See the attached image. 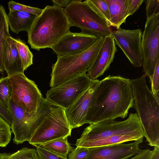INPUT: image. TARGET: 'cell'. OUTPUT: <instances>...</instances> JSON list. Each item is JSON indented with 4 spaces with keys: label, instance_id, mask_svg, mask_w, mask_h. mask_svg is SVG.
<instances>
[{
    "label": "cell",
    "instance_id": "1",
    "mask_svg": "<svg viewBox=\"0 0 159 159\" xmlns=\"http://www.w3.org/2000/svg\"><path fill=\"white\" fill-rule=\"evenodd\" d=\"M130 79L109 75L99 83L94 93L85 124H96L127 116L133 107Z\"/></svg>",
    "mask_w": 159,
    "mask_h": 159
},
{
    "label": "cell",
    "instance_id": "2",
    "mask_svg": "<svg viewBox=\"0 0 159 159\" xmlns=\"http://www.w3.org/2000/svg\"><path fill=\"white\" fill-rule=\"evenodd\" d=\"M72 26L64 9L53 5L47 6L34 21L27 32L28 43L32 49L51 48Z\"/></svg>",
    "mask_w": 159,
    "mask_h": 159
},
{
    "label": "cell",
    "instance_id": "3",
    "mask_svg": "<svg viewBox=\"0 0 159 159\" xmlns=\"http://www.w3.org/2000/svg\"><path fill=\"white\" fill-rule=\"evenodd\" d=\"M146 75L130 79L137 111L144 136L151 146L159 147V102L146 83Z\"/></svg>",
    "mask_w": 159,
    "mask_h": 159
},
{
    "label": "cell",
    "instance_id": "4",
    "mask_svg": "<svg viewBox=\"0 0 159 159\" xmlns=\"http://www.w3.org/2000/svg\"><path fill=\"white\" fill-rule=\"evenodd\" d=\"M104 37L98 38L90 47L81 52L72 55L57 56L56 62L52 66L50 87H54L86 73L102 45Z\"/></svg>",
    "mask_w": 159,
    "mask_h": 159
},
{
    "label": "cell",
    "instance_id": "5",
    "mask_svg": "<svg viewBox=\"0 0 159 159\" xmlns=\"http://www.w3.org/2000/svg\"><path fill=\"white\" fill-rule=\"evenodd\" d=\"M72 26L97 38L112 35L110 27L91 0H71L64 8Z\"/></svg>",
    "mask_w": 159,
    "mask_h": 159
},
{
    "label": "cell",
    "instance_id": "6",
    "mask_svg": "<svg viewBox=\"0 0 159 159\" xmlns=\"http://www.w3.org/2000/svg\"><path fill=\"white\" fill-rule=\"evenodd\" d=\"M118 135H127L143 139V130L136 113H130L123 121L108 120L89 124L84 129L76 146H80L90 142Z\"/></svg>",
    "mask_w": 159,
    "mask_h": 159
},
{
    "label": "cell",
    "instance_id": "7",
    "mask_svg": "<svg viewBox=\"0 0 159 159\" xmlns=\"http://www.w3.org/2000/svg\"><path fill=\"white\" fill-rule=\"evenodd\" d=\"M54 106L43 97L37 111L28 113L11 99L7 109L13 120L11 128L14 134V143L18 144L29 142L45 116Z\"/></svg>",
    "mask_w": 159,
    "mask_h": 159
},
{
    "label": "cell",
    "instance_id": "8",
    "mask_svg": "<svg viewBox=\"0 0 159 159\" xmlns=\"http://www.w3.org/2000/svg\"><path fill=\"white\" fill-rule=\"evenodd\" d=\"M71 130L65 109L54 106L45 116L29 143L36 147L39 146L55 140L70 136Z\"/></svg>",
    "mask_w": 159,
    "mask_h": 159
},
{
    "label": "cell",
    "instance_id": "9",
    "mask_svg": "<svg viewBox=\"0 0 159 159\" xmlns=\"http://www.w3.org/2000/svg\"><path fill=\"white\" fill-rule=\"evenodd\" d=\"M93 80L86 73L80 75L51 88L45 98L52 105L66 109L88 89Z\"/></svg>",
    "mask_w": 159,
    "mask_h": 159
},
{
    "label": "cell",
    "instance_id": "10",
    "mask_svg": "<svg viewBox=\"0 0 159 159\" xmlns=\"http://www.w3.org/2000/svg\"><path fill=\"white\" fill-rule=\"evenodd\" d=\"M7 76L11 86V99L26 112H35L43 97L37 85L24 73Z\"/></svg>",
    "mask_w": 159,
    "mask_h": 159
},
{
    "label": "cell",
    "instance_id": "11",
    "mask_svg": "<svg viewBox=\"0 0 159 159\" xmlns=\"http://www.w3.org/2000/svg\"><path fill=\"white\" fill-rule=\"evenodd\" d=\"M142 49L143 70L150 80L159 62V14L147 19L142 35Z\"/></svg>",
    "mask_w": 159,
    "mask_h": 159
},
{
    "label": "cell",
    "instance_id": "12",
    "mask_svg": "<svg viewBox=\"0 0 159 159\" xmlns=\"http://www.w3.org/2000/svg\"><path fill=\"white\" fill-rule=\"evenodd\" d=\"M142 30L120 28L112 32L115 43L134 67L142 66Z\"/></svg>",
    "mask_w": 159,
    "mask_h": 159
},
{
    "label": "cell",
    "instance_id": "13",
    "mask_svg": "<svg viewBox=\"0 0 159 159\" xmlns=\"http://www.w3.org/2000/svg\"><path fill=\"white\" fill-rule=\"evenodd\" d=\"M142 141L90 148L85 159H129L139 152V145Z\"/></svg>",
    "mask_w": 159,
    "mask_h": 159
},
{
    "label": "cell",
    "instance_id": "14",
    "mask_svg": "<svg viewBox=\"0 0 159 159\" xmlns=\"http://www.w3.org/2000/svg\"><path fill=\"white\" fill-rule=\"evenodd\" d=\"M97 38L94 36L82 32L70 31L51 48L57 56L74 55L87 49L94 43Z\"/></svg>",
    "mask_w": 159,
    "mask_h": 159
},
{
    "label": "cell",
    "instance_id": "15",
    "mask_svg": "<svg viewBox=\"0 0 159 159\" xmlns=\"http://www.w3.org/2000/svg\"><path fill=\"white\" fill-rule=\"evenodd\" d=\"M99 81L97 79L93 80L88 89L70 107L65 109L67 118L72 129L85 124L92 97Z\"/></svg>",
    "mask_w": 159,
    "mask_h": 159
},
{
    "label": "cell",
    "instance_id": "16",
    "mask_svg": "<svg viewBox=\"0 0 159 159\" xmlns=\"http://www.w3.org/2000/svg\"><path fill=\"white\" fill-rule=\"evenodd\" d=\"M117 51L112 35L104 37L102 45L94 61L87 70L88 76L92 80H97L109 69Z\"/></svg>",
    "mask_w": 159,
    "mask_h": 159
},
{
    "label": "cell",
    "instance_id": "17",
    "mask_svg": "<svg viewBox=\"0 0 159 159\" xmlns=\"http://www.w3.org/2000/svg\"><path fill=\"white\" fill-rule=\"evenodd\" d=\"M2 62L8 76L24 73L25 70L15 39L11 36L8 37L6 42L3 51Z\"/></svg>",
    "mask_w": 159,
    "mask_h": 159
},
{
    "label": "cell",
    "instance_id": "18",
    "mask_svg": "<svg viewBox=\"0 0 159 159\" xmlns=\"http://www.w3.org/2000/svg\"><path fill=\"white\" fill-rule=\"evenodd\" d=\"M37 16L32 13L17 11H9L7 14L9 27L16 34L22 31L28 32Z\"/></svg>",
    "mask_w": 159,
    "mask_h": 159
},
{
    "label": "cell",
    "instance_id": "19",
    "mask_svg": "<svg viewBox=\"0 0 159 159\" xmlns=\"http://www.w3.org/2000/svg\"><path fill=\"white\" fill-rule=\"evenodd\" d=\"M108 3L111 26L120 28L129 16L127 0H106Z\"/></svg>",
    "mask_w": 159,
    "mask_h": 159
},
{
    "label": "cell",
    "instance_id": "20",
    "mask_svg": "<svg viewBox=\"0 0 159 159\" xmlns=\"http://www.w3.org/2000/svg\"><path fill=\"white\" fill-rule=\"evenodd\" d=\"M10 36L7 14L4 7L0 5V73L2 74L5 70L2 62L3 50L7 38Z\"/></svg>",
    "mask_w": 159,
    "mask_h": 159
},
{
    "label": "cell",
    "instance_id": "21",
    "mask_svg": "<svg viewBox=\"0 0 159 159\" xmlns=\"http://www.w3.org/2000/svg\"><path fill=\"white\" fill-rule=\"evenodd\" d=\"M67 138L66 137L55 140L39 146L67 158L68 154L74 148L68 142Z\"/></svg>",
    "mask_w": 159,
    "mask_h": 159
},
{
    "label": "cell",
    "instance_id": "22",
    "mask_svg": "<svg viewBox=\"0 0 159 159\" xmlns=\"http://www.w3.org/2000/svg\"><path fill=\"white\" fill-rule=\"evenodd\" d=\"M143 141L137 137L127 135H118L100 139L85 143L80 147L87 148L108 145L116 143H124L130 141Z\"/></svg>",
    "mask_w": 159,
    "mask_h": 159
},
{
    "label": "cell",
    "instance_id": "23",
    "mask_svg": "<svg viewBox=\"0 0 159 159\" xmlns=\"http://www.w3.org/2000/svg\"><path fill=\"white\" fill-rule=\"evenodd\" d=\"M0 159H39L36 149L24 147L12 153H0Z\"/></svg>",
    "mask_w": 159,
    "mask_h": 159
},
{
    "label": "cell",
    "instance_id": "24",
    "mask_svg": "<svg viewBox=\"0 0 159 159\" xmlns=\"http://www.w3.org/2000/svg\"><path fill=\"white\" fill-rule=\"evenodd\" d=\"M24 70L33 64V55L27 45L20 39H15Z\"/></svg>",
    "mask_w": 159,
    "mask_h": 159
},
{
    "label": "cell",
    "instance_id": "25",
    "mask_svg": "<svg viewBox=\"0 0 159 159\" xmlns=\"http://www.w3.org/2000/svg\"><path fill=\"white\" fill-rule=\"evenodd\" d=\"M11 86L9 77L0 79V102L7 109L11 100Z\"/></svg>",
    "mask_w": 159,
    "mask_h": 159
},
{
    "label": "cell",
    "instance_id": "26",
    "mask_svg": "<svg viewBox=\"0 0 159 159\" xmlns=\"http://www.w3.org/2000/svg\"><path fill=\"white\" fill-rule=\"evenodd\" d=\"M11 133L10 125L0 116V147H5L9 143Z\"/></svg>",
    "mask_w": 159,
    "mask_h": 159
},
{
    "label": "cell",
    "instance_id": "27",
    "mask_svg": "<svg viewBox=\"0 0 159 159\" xmlns=\"http://www.w3.org/2000/svg\"><path fill=\"white\" fill-rule=\"evenodd\" d=\"M9 11H24L39 16L42 12L43 9L30 7L11 1L8 3Z\"/></svg>",
    "mask_w": 159,
    "mask_h": 159
},
{
    "label": "cell",
    "instance_id": "28",
    "mask_svg": "<svg viewBox=\"0 0 159 159\" xmlns=\"http://www.w3.org/2000/svg\"><path fill=\"white\" fill-rule=\"evenodd\" d=\"M91 1L111 27L109 9L106 0Z\"/></svg>",
    "mask_w": 159,
    "mask_h": 159
},
{
    "label": "cell",
    "instance_id": "29",
    "mask_svg": "<svg viewBox=\"0 0 159 159\" xmlns=\"http://www.w3.org/2000/svg\"><path fill=\"white\" fill-rule=\"evenodd\" d=\"M151 91L157 101L159 102V62L156 66L152 79L150 80Z\"/></svg>",
    "mask_w": 159,
    "mask_h": 159
},
{
    "label": "cell",
    "instance_id": "30",
    "mask_svg": "<svg viewBox=\"0 0 159 159\" xmlns=\"http://www.w3.org/2000/svg\"><path fill=\"white\" fill-rule=\"evenodd\" d=\"M147 19L159 14V0H148L146 1Z\"/></svg>",
    "mask_w": 159,
    "mask_h": 159
},
{
    "label": "cell",
    "instance_id": "31",
    "mask_svg": "<svg viewBox=\"0 0 159 159\" xmlns=\"http://www.w3.org/2000/svg\"><path fill=\"white\" fill-rule=\"evenodd\" d=\"M89 148L76 146L69 153L68 159H85Z\"/></svg>",
    "mask_w": 159,
    "mask_h": 159
},
{
    "label": "cell",
    "instance_id": "32",
    "mask_svg": "<svg viewBox=\"0 0 159 159\" xmlns=\"http://www.w3.org/2000/svg\"><path fill=\"white\" fill-rule=\"evenodd\" d=\"M36 148L39 159H67L41 147L37 146Z\"/></svg>",
    "mask_w": 159,
    "mask_h": 159
},
{
    "label": "cell",
    "instance_id": "33",
    "mask_svg": "<svg viewBox=\"0 0 159 159\" xmlns=\"http://www.w3.org/2000/svg\"><path fill=\"white\" fill-rule=\"evenodd\" d=\"M144 2L143 0H127L129 16L137 11Z\"/></svg>",
    "mask_w": 159,
    "mask_h": 159
},
{
    "label": "cell",
    "instance_id": "34",
    "mask_svg": "<svg viewBox=\"0 0 159 159\" xmlns=\"http://www.w3.org/2000/svg\"><path fill=\"white\" fill-rule=\"evenodd\" d=\"M0 116L6 121L10 126L13 120L11 115L8 109L0 102Z\"/></svg>",
    "mask_w": 159,
    "mask_h": 159
},
{
    "label": "cell",
    "instance_id": "35",
    "mask_svg": "<svg viewBox=\"0 0 159 159\" xmlns=\"http://www.w3.org/2000/svg\"><path fill=\"white\" fill-rule=\"evenodd\" d=\"M152 152L149 149L141 150L138 154L129 159H148Z\"/></svg>",
    "mask_w": 159,
    "mask_h": 159
},
{
    "label": "cell",
    "instance_id": "36",
    "mask_svg": "<svg viewBox=\"0 0 159 159\" xmlns=\"http://www.w3.org/2000/svg\"><path fill=\"white\" fill-rule=\"evenodd\" d=\"M70 0H52L51 1L54 5L65 8L69 3Z\"/></svg>",
    "mask_w": 159,
    "mask_h": 159
},
{
    "label": "cell",
    "instance_id": "37",
    "mask_svg": "<svg viewBox=\"0 0 159 159\" xmlns=\"http://www.w3.org/2000/svg\"><path fill=\"white\" fill-rule=\"evenodd\" d=\"M148 159H159V147H154Z\"/></svg>",
    "mask_w": 159,
    "mask_h": 159
}]
</instances>
